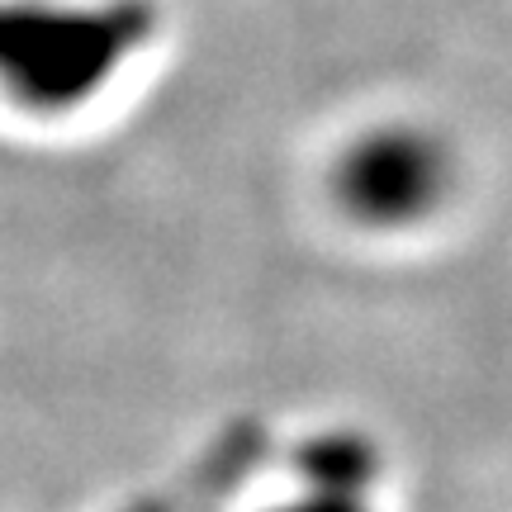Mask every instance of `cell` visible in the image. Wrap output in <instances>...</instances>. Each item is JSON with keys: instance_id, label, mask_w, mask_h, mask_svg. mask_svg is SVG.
Here are the masks:
<instances>
[{"instance_id": "obj_1", "label": "cell", "mask_w": 512, "mask_h": 512, "mask_svg": "<svg viewBox=\"0 0 512 512\" xmlns=\"http://www.w3.org/2000/svg\"><path fill=\"white\" fill-rule=\"evenodd\" d=\"M143 34L147 10L133 0H0V86L43 110L72 105L95 91Z\"/></svg>"}, {"instance_id": "obj_2", "label": "cell", "mask_w": 512, "mask_h": 512, "mask_svg": "<svg viewBox=\"0 0 512 512\" xmlns=\"http://www.w3.org/2000/svg\"><path fill=\"white\" fill-rule=\"evenodd\" d=\"M347 185L361 204L380 209H403L413 200L422 204L437 185V157L413 133H380L351 157Z\"/></svg>"}]
</instances>
